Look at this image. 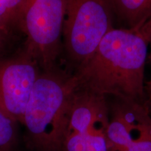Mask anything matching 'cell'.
Segmentation results:
<instances>
[{"mask_svg": "<svg viewBox=\"0 0 151 151\" xmlns=\"http://www.w3.org/2000/svg\"><path fill=\"white\" fill-rule=\"evenodd\" d=\"M65 12L66 0H22L19 27L25 50L43 71L55 67L61 52Z\"/></svg>", "mask_w": 151, "mask_h": 151, "instance_id": "cell-4", "label": "cell"}, {"mask_svg": "<svg viewBox=\"0 0 151 151\" xmlns=\"http://www.w3.org/2000/svg\"><path fill=\"white\" fill-rule=\"evenodd\" d=\"M109 118L107 97L78 86L68 109L67 134L70 132L86 134L94 127L106 130Z\"/></svg>", "mask_w": 151, "mask_h": 151, "instance_id": "cell-6", "label": "cell"}, {"mask_svg": "<svg viewBox=\"0 0 151 151\" xmlns=\"http://www.w3.org/2000/svg\"><path fill=\"white\" fill-rule=\"evenodd\" d=\"M73 73L56 69L41 71L26 106L22 123L43 151H62L67 132L68 109L78 87Z\"/></svg>", "mask_w": 151, "mask_h": 151, "instance_id": "cell-2", "label": "cell"}, {"mask_svg": "<svg viewBox=\"0 0 151 151\" xmlns=\"http://www.w3.org/2000/svg\"><path fill=\"white\" fill-rule=\"evenodd\" d=\"M139 30H141V32L143 33V35H145V37H146L147 39H148L149 42V46L150 47L151 49V20H149V21ZM148 60L149 62L151 64V51L148 57Z\"/></svg>", "mask_w": 151, "mask_h": 151, "instance_id": "cell-13", "label": "cell"}, {"mask_svg": "<svg viewBox=\"0 0 151 151\" xmlns=\"http://www.w3.org/2000/svg\"><path fill=\"white\" fill-rule=\"evenodd\" d=\"M16 122L0 109V151H10L16 137Z\"/></svg>", "mask_w": 151, "mask_h": 151, "instance_id": "cell-10", "label": "cell"}, {"mask_svg": "<svg viewBox=\"0 0 151 151\" xmlns=\"http://www.w3.org/2000/svg\"><path fill=\"white\" fill-rule=\"evenodd\" d=\"M115 16L125 28L139 30L151 20V0H110Z\"/></svg>", "mask_w": 151, "mask_h": 151, "instance_id": "cell-7", "label": "cell"}, {"mask_svg": "<svg viewBox=\"0 0 151 151\" xmlns=\"http://www.w3.org/2000/svg\"><path fill=\"white\" fill-rule=\"evenodd\" d=\"M146 105L148 106L149 112H150L151 115V101H146Z\"/></svg>", "mask_w": 151, "mask_h": 151, "instance_id": "cell-16", "label": "cell"}, {"mask_svg": "<svg viewBox=\"0 0 151 151\" xmlns=\"http://www.w3.org/2000/svg\"><path fill=\"white\" fill-rule=\"evenodd\" d=\"M115 17L110 0H66L62 48L76 71L91 58L105 35L115 28Z\"/></svg>", "mask_w": 151, "mask_h": 151, "instance_id": "cell-3", "label": "cell"}, {"mask_svg": "<svg viewBox=\"0 0 151 151\" xmlns=\"http://www.w3.org/2000/svg\"><path fill=\"white\" fill-rule=\"evenodd\" d=\"M22 0H0V29L9 33L19 27Z\"/></svg>", "mask_w": 151, "mask_h": 151, "instance_id": "cell-9", "label": "cell"}, {"mask_svg": "<svg viewBox=\"0 0 151 151\" xmlns=\"http://www.w3.org/2000/svg\"><path fill=\"white\" fill-rule=\"evenodd\" d=\"M146 101H151V79L146 82Z\"/></svg>", "mask_w": 151, "mask_h": 151, "instance_id": "cell-15", "label": "cell"}, {"mask_svg": "<svg viewBox=\"0 0 151 151\" xmlns=\"http://www.w3.org/2000/svg\"><path fill=\"white\" fill-rule=\"evenodd\" d=\"M148 46L141 30L113 28L73 73L78 86L106 97L145 104Z\"/></svg>", "mask_w": 151, "mask_h": 151, "instance_id": "cell-1", "label": "cell"}, {"mask_svg": "<svg viewBox=\"0 0 151 151\" xmlns=\"http://www.w3.org/2000/svg\"><path fill=\"white\" fill-rule=\"evenodd\" d=\"M138 134L124 151H151V115L146 104H136Z\"/></svg>", "mask_w": 151, "mask_h": 151, "instance_id": "cell-8", "label": "cell"}, {"mask_svg": "<svg viewBox=\"0 0 151 151\" xmlns=\"http://www.w3.org/2000/svg\"><path fill=\"white\" fill-rule=\"evenodd\" d=\"M8 32L0 29V59L2 58V53L4 51L6 46L7 41H8Z\"/></svg>", "mask_w": 151, "mask_h": 151, "instance_id": "cell-14", "label": "cell"}, {"mask_svg": "<svg viewBox=\"0 0 151 151\" xmlns=\"http://www.w3.org/2000/svg\"><path fill=\"white\" fill-rule=\"evenodd\" d=\"M87 151H110L106 130L94 127L86 133Z\"/></svg>", "mask_w": 151, "mask_h": 151, "instance_id": "cell-11", "label": "cell"}, {"mask_svg": "<svg viewBox=\"0 0 151 151\" xmlns=\"http://www.w3.org/2000/svg\"><path fill=\"white\" fill-rule=\"evenodd\" d=\"M62 151H87L86 134L70 132L66 135Z\"/></svg>", "mask_w": 151, "mask_h": 151, "instance_id": "cell-12", "label": "cell"}, {"mask_svg": "<svg viewBox=\"0 0 151 151\" xmlns=\"http://www.w3.org/2000/svg\"><path fill=\"white\" fill-rule=\"evenodd\" d=\"M39 65L25 50L0 59V109L15 122H22L29 97L40 74Z\"/></svg>", "mask_w": 151, "mask_h": 151, "instance_id": "cell-5", "label": "cell"}]
</instances>
